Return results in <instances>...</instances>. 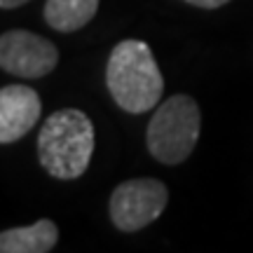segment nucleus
Masks as SVG:
<instances>
[{
	"label": "nucleus",
	"mask_w": 253,
	"mask_h": 253,
	"mask_svg": "<svg viewBox=\"0 0 253 253\" xmlns=\"http://www.w3.org/2000/svg\"><path fill=\"white\" fill-rule=\"evenodd\" d=\"M106 84L125 113L141 115L160 106L164 78L143 40H122L113 47L106 66Z\"/></svg>",
	"instance_id": "nucleus-1"
},
{
	"label": "nucleus",
	"mask_w": 253,
	"mask_h": 253,
	"mask_svg": "<svg viewBox=\"0 0 253 253\" xmlns=\"http://www.w3.org/2000/svg\"><path fill=\"white\" fill-rule=\"evenodd\" d=\"M94 153V125L78 108L52 113L38 136V157L49 176L73 181L87 171Z\"/></svg>",
	"instance_id": "nucleus-2"
},
{
	"label": "nucleus",
	"mask_w": 253,
	"mask_h": 253,
	"mask_svg": "<svg viewBox=\"0 0 253 253\" xmlns=\"http://www.w3.org/2000/svg\"><path fill=\"white\" fill-rule=\"evenodd\" d=\"M199 125L202 113L195 99H190L188 94H176L167 99L155 110L145 129V143L150 155L169 167L185 162L199 141Z\"/></svg>",
	"instance_id": "nucleus-3"
},
{
	"label": "nucleus",
	"mask_w": 253,
	"mask_h": 253,
	"mask_svg": "<svg viewBox=\"0 0 253 253\" xmlns=\"http://www.w3.org/2000/svg\"><path fill=\"white\" fill-rule=\"evenodd\" d=\"M169 190L157 178H131L113 190L108 213L113 225L122 232L143 230L164 213Z\"/></svg>",
	"instance_id": "nucleus-4"
},
{
	"label": "nucleus",
	"mask_w": 253,
	"mask_h": 253,
	"mask_svg": "<svg viewBox=\"0 0 253 253\" xmlns=\"http://www.w3.org/2000/svg\"><path fill=\"white\" fill-rule=\"evenodd\" d=\"M59 63V49L47 38L14 28L0 38V66L9 75L19 78H45Z\"/></svg>",
	"instance_id": "nucleus-5"
},
{
	"label": "nucleus",
	"mask_w": 253,
	"mask_h": 253,
	"mask_svg": "<svg viewBox=\"0 0 253 253\" xmlns=\"http://www.w3.org/2000/svg\"><path fill=\"white\" fill-rule=\"evenodd\" d=\"M42 101L26 84H7L0 89V143L9 145L24 138L38 125Z\"/></svg>",
	"instance_id": "nucleus-6"
},
{
	"label": "nucleus",
	"mask_w": 253,
	"mask_h": 253,
	"mask_svg": "<svg viewBox=\"0 0 253 253\" xmlns=\"http://www.w3.org/2000/svg\"><path fill=\"white\" fill-rule=\"evenodd\" d=\"M59 242V227L54 220L42 218L33 225L12 227L0 235L2 253H49Z\"/></svg>",
	"instance_id": "nucleus-7"
},
{
	"label": "nucleus",
	"mask_w": 253,
	"mask_h": 253,
	"mask_svg": "<svg viewBox=\"0 0 253 253\" xmlns=\"http://www.w3.org/2000/svg\"><path fill=\"white\" fill-rule=\"evenodd\" d=\"M99 9V0H47L45 21L59 33H73L87 26Z\"/></svg>",
	"instance_id": "nucleus-8"
},
{
	"label": "nucleus",
	"mask_w": 253,
	"mask_h": 253,
	"mask_svg": "<svg viewBox=\"0 0 253 253\" xmlns=\"http://www.w3.org/2000/svg\"><path fill=\"white\" fill-rule=\"evenodd\" d=\"M190 5H197V7H204V9H216V7H223L227 5L230 0H185Z\"/></svg>",
	"instance_id": "nucleus-9"
},
{
	"label": "nucleus",
	"mask_w": 253,
	"mask_h": 253,
	"mask_svg": "<svg viewBox=\"0 0 253 253\" xmlns=\"http://www.w3.org/2000/svg\"><path fill=\"white\" fill-rule=\"evenodd\" d=\"M28 0H0V7L2 9H14V7H21L26 5Z\"/></svg>",
	"instance_id": "nucleus-10"
}]
</instances>
